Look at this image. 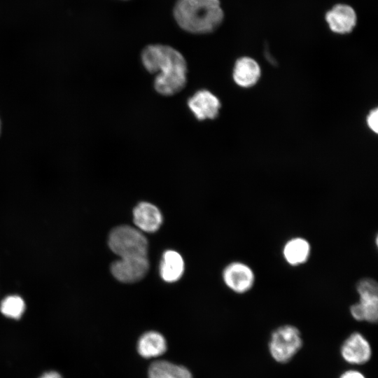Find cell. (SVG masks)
Returning a JSON list of instances; mask_svg holds the SVG:
<instances>
[{
    "label": "cell",
    "mask_w": 378,
    "mask_h": 378,
    "mask_svg": "<svg viewBox=\"0 0 378 378\" xmlns=\"http://www.w3.org/2000/svg\"><path fill=\"white\" fill-rule=\"evenodd\" d=\"M339 378H366L360 371L356 370H349L344 372Z\"/></svg>",
    "instance_id": "44dd1931"
},
{
    "label": "cell",
    "mask_w": 378,
    "mask_h": 378,
    "mask_svg": "<svg viewBox=\"0 0 378 378\" xmlns=\"http://www.w3.org/2000/svg\"><path fill=\"white\" fill-rule=\"evenodd\" d=\"M329 29L337 34L351 33L356 26L357 15L350 5L337 4L325 15Z\"/></svg>",
    "instance_id": "52a82bcc"
},
{
    "label": "cell",
    "mask_w": 378,
    "mask_h": 378,
    "mask_svg": "<svg viewBox=\"0 0 378 378\" xmlns=\"http://www.w3.org/2000/svg\"><path fill=\"white\" fill-rule=\"evenodd\" d=\"M366 123L368 128L377 134L378 132V109L374 108L372 109L368 114L366 118Z\"/></svg>",
    "instance_id": "d6986e66"
},
{
    "label": "cell",
    "mask_w": 378,
    "mask_h": 378,
    "mask_svg": "<svg viewBox=\"0 0 378 378\" xmlns=\"http://www.w3.org/2000/svg\"><path fill=\"white\" fill-rule=\"evenodd\" d=\"M188 104L190 109L200 120L214 119L218 116L221 106L218 98L206 90L197 91L189 99Z\"/></svg>",
    "instance_id": "9c48e42d"
},
{
    "label": "cell",
    "mask_w": 378,
    "mask_h": 378,
    "mask_svg": "<svg viewBox=\"0 0 378 378\" xmlns=\"http://www.w3.org/2000/svg\"><path fill=\"white\" fill-rule=\"evenodd\" d=\"M184 261L181 255L174 250H167L162 254L160 274L166 282L177 281L184 272Z\"/></svg>",
    "instance_id": "4fadbf2b"
},
{
    "label": "cell",
    "mask_w": 378,
    "mask_h": 378,
    "mask_svg": "<svg viewBox=\"0 0 378 378\" xmlns=\"http://www.w3.org/2000/svg\"><path fill=\"white\" fill-rule=\"evenodd\" d=\"M148 269L147 256L120 258L111 265L113 276L122 283H134L141 280Z\"/></svg>",
    "instance_id": "5b68a950"
},
{
    "label": "cell",
    "mask_w": 378,
    "mask_h": 378,
    "mask_svg": "<svg viewBox=\"0 0 378 378\" xmlns=\"http://www.w3.org/2000/svg\"><path fill=\"white\" fill-rule=\"evenodd\" d=\"M173 14L178 26L192 34L212 32L224 18L219 0H178Z\"/></svg>",
    "instance_id": "7a4b0ae2"
},
{
    "label": "cell",
    "mask_w": 378,
    "mask_h": 378,
    "mask_svg": "<svg viewBox=\"0 0 378 378\" xmlns=\"http://www.w3.org/2000/svg\"><path fill=\"white\" fill-rule=\"evenodd\" d=\"M144 67L150 73H158L155 79L156 91L163 95L180 92L187 82V63L175 48L162 44L146 46L141 53Z\"/></svg>",
    "instance_id": "6da1fadb"
},
{
    "label": "cell",
    "mask_w": 378,
    "mask_h": 378,
    "mask_svg": "<svg viewBox=\"0 0 378 378\" xmlns=\"http://www.w3.org/2000/svg\"><path fill=\"white\" fill-rule=\"evenodd\" d=\"M359 296L361 295H378V286L377 282L372 279H363L356 286Z\"/></svg>",
    "instance_id": "ac0fdd59"
},
{
    "label": "cell",
    "mask_w": 378,
    "mask_h": 378,
    "mask_svg": "<svg viewBox=\"0 0 378 378\" xmlns=\"http://www.w3.org/2000/svg\"><path fill=\"white\" fill-rule=\"evenodd\" d=\"M110 249L120 258L147 256L148 241L141 231L129 225L113 228L108 236Z\"/></svg>",
    "instance_id": "3957f363"
},
{
    "label": "cell",
    "mask_w": 378,
    "mask_h": 378,
    "mask_svg": "<svg viewBox=\"0 0 378 378\" xmlns=\"http://www.w3.org/2000/svg\"><path fill=\"white\" fill-rule=\"evenodd\" d=\"M166 351V340L158 332H146L138 340L137 351L143 358H156L164 354Z\"/></svg>",
    "instance_id": "7c38bea8"
},
{
    "label": "cell",
    "mask_w": 378,
    "mask_h": 378,
    "mask_svg": "<svg viewBox=\"0 0 378 378\" xmlns=\"http://www.w3.org/2000/svg\"><path fill=\"white\" fill-rule=\"evenodd\" d=\"M302 345V340L300 330L293 326L285 325L272 332L268 348L275 361L284 363L293 358Z\"/></svg>",
    "instance_id": "277c9868"
},
{
    "label": "cell",
    "mask_w": 378,
    "mask_h": 378,
    "mask_svg": "<svg viewBox=\"0 0 378 378\" xmlns=\"http://www.w3.org/2000/svg\"><path fill=\"white\" fill-rule=\"evenodd\" d=\"M260 76L261 69L256 60L250 57H241L237 59L232 78L237 85L244 88H251L258 82Z\"/></svg>",
    "instance_id": "8fae6325"
},
{
    "label": "cell",
    "mask_w": 378,
    "mask_h": 378,
    "mask_svg": "<svg viewBox=\"0 0 378 378\" xmlns=\"http://www.w3.org/2000/svg\"><path fill=\"white\" fill-rule=\"evenodd\" d=\"M342 358L351 365L366 363L372 356V347L368 340L360 332L351 334L340 348Z\"/></svg>",
    "instance_id": "8992f818"
},
{
    "label": "cell",
    "mask_w": 378,
    "mask_h": 378,
    "mask_svg": "<svg viewBox=\"0 0 378 378\" xmlns=\"http://www.w3.org/2000/svg\"><path fill=\"white\" fill-rule=\"evenodd\" d=\"M133 220L140 231L155 232L162 223V215L154 204L141 202L133 209Z\"/></svg>",
    "instance_id": "30bf717a"
},
{
    "label": "cell",
    "mask_w": 378,
    "mask_h": 378,
    "mask_svg": "<svg viewBox=\"0 0 378 378\" xmlns=\"http://www.w3.org/2000/svg\"><path fill=\"white\" fill-rule=\"evenodd\" d=\"M39 378H62V377L57 372L49 371L43 374Z\"/></svg>",
    "instance_id": "7402d4cb"
},
{
    "label": "cell",
    "mask_w": 378,
    "mask_h": 378,
    "mask_svg": "<svg viewBox=\"0 0 378 378\" xmlns=\"http://www.w3.org/2000/svg\"><path fill=\"white\" fill-rule=\"evenodd\" d=\"M148 378H192L190 371L184 366L168 360H156L148 370Z\"/></svg>",
    "instance_id": "5bb4252c"
},
{
    "label": "cell",
    "mask_w": 378,
    "mask_h": 378,
    "mask_svg": "<svg viewBox=\"0 0 378 378\" xmlns=\"http://www.w3.org/2000/svg\"><path fill=\"white\" fill-rule=\"evenodd\" d=\"M360 304L364 315V321L375 323L378 318V295L359 296Z\"/></svg>",
    "instance_id": "e0dca14e"
},
{
    "label": "cell",
    "mask_w": 378,
    "mask_h": 378,
    "mask_svg": "<svg viewBox=\"0 0 378 378\" xmlns=\"http://www.w3.org/2000/svg\"><path fill=\"white\" fill-rule=\"evenodd\" d=\"M0 132H1V122H0Z\"/></svg>",
    "instance_id": "603a6c76"
},
{
    "label": "cell",
    "mask_w": 378,
    "mask_h": 378,
    "mask_svg": "<svg viewBox=\"0 0 378 378\" xmlns=\"http://www.w3.org/2000/svg\"><path fill=\"white\" fill-rule=\"evenodd\" d=\"M25 309L26 305L24 300L16 295H8L0 303L1 313L13 319H20Z\"/></svg>",
    "instance_id": "2e32d148"
},
{
    "label": "cell",
    "mask_w": 378,
    "mask_h": 378,
    "mask_svg": "<svg viewBox=\"0 0 378 378\" xmlns=\"http://www.w3.org/2000/svg\"><path fill=\"white\" fill-rule=\"evenodd\" d=\"M226 286L237 293H243L251 288L255 276L252 270L246 265L234 262L227 265L223 272Z\"/></svg>",
    "instance_id": "ba28073f"
},
{
    "label": "cell",
    "mask_w": 378,
    "mask_h": 378,
    "mask_svg": "<svg viewBox=\"0 0 378 378\" xmlns=\"http://www.w3.org/2000/svg\"><path fill=\"white\" fill-rule=\"evenodd\" d=\"M283 253L289 264L298 265L307 260L310 253V246L307 241L302 238H293L286 244Z\"/></svg>",
    "instance_id": "9a60e30c"
},
{
    "label": "cell",
    "mask_w": 378,
    "mask_h": 378,
    "mask_svg": "<svg viewBox=\"0 0 378 378\" xmlns=\"http://www.w3.org/2000/svg\"><path fill=\"white\" fill-rule=\"evenodd\" d=\"M350 312L351 316L354 317V319L363 321H364V315L363 309L360 305V304L356 303L353 304L350 308Z\"/></svg>",
    "instance_id": "ffe728a7"
}]
</instances>
